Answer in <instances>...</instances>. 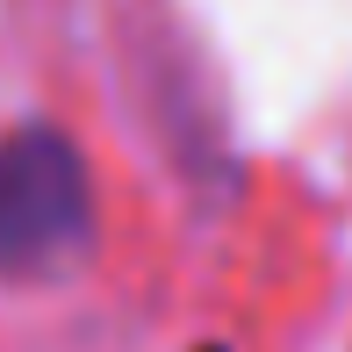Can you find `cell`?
<instances>
[{
    "mask_svg": "<svg viewBox=\"0 0 352 352\" xmlns=\"http://www.w3.org/2000/svg\"><path fill=\"white\" fill-rule=\"evenodd\" d=\"M94 252V180L65 130L0 137V280H58Z\"/></svg>",
    "mask_w": 352,
    "mask_h": 352,
    "instance_id": "cell-1",
    "label": "cell"
}]
</instances>
